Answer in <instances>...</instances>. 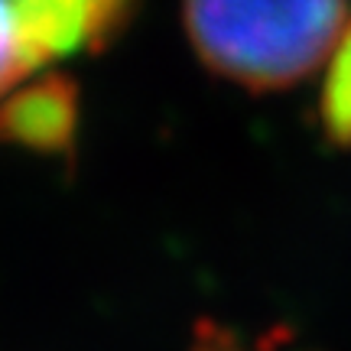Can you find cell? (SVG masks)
Here are the masks:
<instances>
[{"instance_id":"obj_1","label":"cell","mask_w":351,"mask_h":351,"mask_svg":"<svg viewBox=\"0 0 351 351\" xmlns=\"http://www.w3.org/2000/svg\"><path fill=\"white\" fill-rule=\"evenodd\" d=\"M348 0H182L199 62L247 91L309 78L348 23Z\"/></svg>"},{"instance_id":"obj_3","label":"cell","mask_w":351,"mask_h":351,"mask_svg":"<svg viewBox=\"0 0 351 351\" xmlns=\"http://www.w3.org/2000/svg\"><path fill=\"white\" fill-rule=\"evenodd\" d=\"M62 0H0V101L69 59Z\"/></svg>"},{"instance_id":"obj_4","label":"cell","mask_w":351,"mask_h":351,"mask_svg":"<svg viewBox=\"0 0 351 351\" xmlns=\"http://www.w3.org/2000/svg\"><path fill=\"white\" fill-rule=\"evenodd\" d=\"M319 117H322V130H326L328 143L351 147V16L326 62Z\"/></svg>"},{"instance_id":"obj_2","label":"cell","mask_w":351,"mask_h":351,"mask_svg":"<svg viewBox=\"0 0 351 351\" xmlns=\"http://www.w3.org/2000/svg\"><path fill=\"white\" fill-rule=\"evenodd\" d=\"M78 114L75 78L43 72L0 101V143L39 156H69L75 150Z\"/></svg>"}]
</instances>
